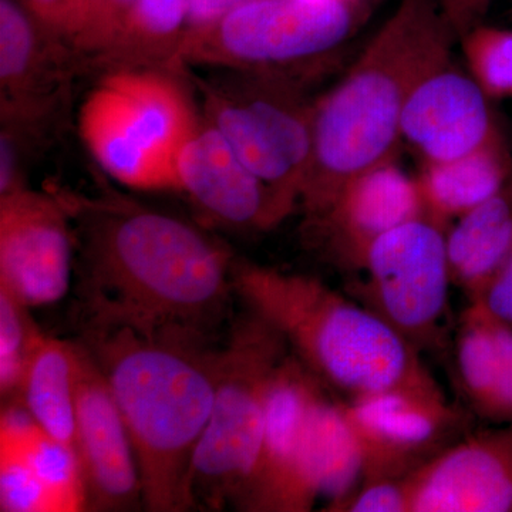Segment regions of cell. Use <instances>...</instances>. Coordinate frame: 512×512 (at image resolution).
I'll use <instances>...</instances> for the list:
<instances>
[{"instance_id":"obj_1","label":"cell","mask_w":512,"mask_h":512,"mask_svg":"<svg viewBox=\"0 0 512 512\" xmlns=\"http://www.w3.org/2000/svg\"><path fill=\"white\" fill-rule=\"evenodd\" d=\"M62 198L76 239L83 330L212 339L234 291L227 248L137 202Z\"/></svg>"},{"instance_id":"obj_2","label":"cell","mask_w":512,"mask_h":512,"mask_svg":"<svg viewBox=\"0 0 512 512\" xmlns=\"http://www.w3.org/2000/svg\"><path fill=\"white\" fill-rule=\"evenodd\" d=\"M80 342L107 377L136 454L143 505L194 508L191 468L214 404L220 349L211 340L83 330Z\"/></svg>"},{"instance_id":"obj_3","label":"cell","mask_w":512,"mask_h":512,"mask_svg":"<svg viewBox=\"0 0 512 512\" xmlns=\"http://www.w3.org/2000/svg\"><path fill=\"white\" fill-rule=\"evenodd\" d=\"M450 35L433 0H402L342 82L313 107V151L302 197L322 214L343 185L393 160L414 87L448 63Z\"/></svg>"},{"instance_id":"obj_4","label":"cell","mask_w":512,"mask_h":512,"mask_svg":"<svg viewBox=\"0 0 512 512\" xmlns=\"http://www.w3.org/2000/svg\"><path fill=\"white\" fill-rule=\"evenodd\" d=\"M232 285L309 372L346 400L433 377L416 346L386 320L319 279L235 261Z\"/></svg>"},{"instance_id":"obj_5","label":"cell","mask_w":512,"mask_h":512,"mask_svg":"<svg viewBox=\"0 0 512 512\" xmlns=\"http://www.w3.org/2000/svg\"><path fill=\"white\" fill-rule=\"evenodd\" d=\"M288 343L249 311L232 326L218 359L210 420L191 468L194 508H239L255 476L264 436L266 400Z\"/></svg>"},{"instance_id":"obj_6","label":"cell","mask_w":512,"mask_h":512,"mask_svg":"<svg viewBox=\"0 0 512 512\" xmlns=\"http://www.w3.org/2000/svg\"><path fill=\"white\" fill-rule=\"evenodd\" d=\"M195 124L177 83L136 67L104 77L80 116L84 141L97 163L137 190H178L175 157Z\"/></svg>"},{"instance_id":"obj_7","label":"cell","mask_w":512,"mask_h":512,"mask_svg":"<svg viewBox=\"0 0 512 512\" xmlns=\"http://www.w3.org/2000/svg\"><path fill=\"white\" fill-rule=\"evenodd\" d=\"M359 0H252L204 32L187 33L177 57L269 70L342 45Z\"/></svg>"},{"instance_id":"obj_8","label":"cell","mask_w":512,"mask_h":512,"mask_svg":"<svg viewBox=\"0 0 512 512\" xmlns=\"http://www.w3.org/2000/svg\"><path fill=\"white\" fill-rule=\"evenodd\" d=\"M207 121L286 211L302 197L313 151V109L268 77L204 89Z\"/></svg>"},{"instance_id":"obj_9","label":"cell","mask_w":512,"mask_h":512,"mask_svg":"<svg viewBox=\"0 0 512 512\" xmlns=\"http://www.w3.org/2000/svg\"><path fill=\"white\" fill-rule=\"evenodd\" d=\"M357 266L366 275L363 305L416 348L437 339L453 282L439 224L421 217L386 232Z\"/></svg>"},{"instance_id":"obj_10","label":"cell","mask_w":512,"mask_h":512,"mask_svg":"<svg viewBox=\"0 0 512 512\" xmlns=\"http://www.w3.org/2000/svg\"><path fill=\"white\" fill-rule=\"evenodd\" d=\"M363 454V481L407 477L450 446L461 414L433 377L343 402Z\"/></svg>"},{"instance_id":"obj_11","label":"cell","mask_w":512,"mask_h":512,"mask_svg":"<svg viewBox=\"0 0 512 512\" xmlns=\"http://www.w3.org/2000/svg\"><path fill=\"white\" fill-rule=\"evenodd\" d=\"M76 239L62 195L22 188L0 197V288L28 308L66 295Z\"/></svg>"},{"instance_id":"obj_12","label":"cell","mask_w":512,"mask_h":512,"mask_svg":"<svg viewBox=\"0 0 512 512\" xmlns=\"http://www.w3.org/2000/svg\"><path fill=\"white\" fill-rule=\"evenodd\" d=\"M77 349L74 450L82 467L89 511L144 507L136 454L119 404L92 353L82 342Z\"/></svg>"},{"instance_id":"obj_13","label":"cell","mask_w":512,"mask_h":512,"mask_svg":"<svg viewBox=\"0 0 512 512\" xmlns=\"http://www.w3.org/2000/svg\"><path fill=\"white\" fill-rule=\"evenodd\" d=\"M0 511H89L76 450L49 436L19 400L0 417Z\"/></svg>"},{"instance_id":"obj_14","label":"cell","mask_w":512,"mask_h":512,"mask_svg":"<svg viewBox=\"0 0 512 512\" xmlns=\"http://www.w3.org/2000/svg\"><path fill=\"white\" fill-rule=\"evenodd\" d=\"M174 165L178 190L211 220L235 228L269 229L289 214L208 121H197Z\"/></svg>"},{"instance_id":"obj_15","label":"cell","mask_w":512,"mask_h":512,"mask_svg":"<svg viewBox=\"0 0 512 512\" xmlns=\"http://www.w3.org/2000/svg\"><path fill=\"white\" fill-rule=\"evenodd\" d=\"M407 480L412 512H512V430L451 443Z\"/></svg>"},{"instance_id":"obj_16","label":"cell","mask_w":512,"mask_h":512,"mask_svg":"<svg viewBox=\"0 0 512 512\" xmlns=\"http://www.w3.org/2000/svg\"><path fill=\"white\" fill-rule=\"evenodd\" d=\"M400 131L426 164L467 156L497 136L487 94L476 80L451 69L450 63L414 87Z\"/></svg>"},{"instance_id":"obj_17","label":"cell","mask_w":512,"mask_h":512,"mask_svg":"<svg viewBox=\"0 0 512 512\" xmlns=\"http://www.w3.org/2000/svg\"><path fill=\"white\" fill-rule=\"evenodd\" d=\"M363 454L343 402L319 397L292 466L268 512L333 511L363 481Z\"/></svg>"},{"instance_id":"obj_18","label":"cell","mask_w":512,"mask_h":512,"mask_svg":"<svg viewBox=\"0 0 512 512\" xmlns=\"http://www.w3.org/2000/svg\"><path fill=\"white\" fill-rule=\"evenodd\" d=\"M319 217L333 239V247L357 266L375 239L427 215L419 181L389 160L343 185Z\"/></svg>"},{"instance_id":"obj_19","label":"cell","mask_w":512,"mask_h":512,"mask_svg":"<svg viewBox=\"0 0 512 512\" xmlns=\"http://www.w3.org/2000/svg\"><path fill=\"white\" fill-rule=\"evenodd\" d=\"M322 394L319 380L308 367L298 357L286 356L269 387L258 467L239 510L268 512Z\"/></svg>"},{"instance_id":"obj_20","label":"cell","mask_w":512,"mask_h":512,"mask_svg":"<svg viewBox=\"0 0 512 512\" xmlns=\"http://www.w3.org/2000/svg\"><path fill=\"white\" fill-rule=\"evenodd\" d=\"M456 362L463 392L477 413L512 421V326L477 299L461 316Z\"/></svg>"},{"instance_id":"obj_21","label":"cell","mask_w":512,"mask_h":512,"mask_svg":"<svg viewBox=\"0 0 512 512\" xmlns=\"http://www.w3.org/2000/svg\"><path fill=\"white\" fill-rule=\"evenodd\" d=\"M77 343L40 333L30 350L15 400L53 439L74 448Z\"/></svg>"},{"instance_id":"obj_22","label":"cell","mask_w":512,"mask_h":512,"mask_svg":"<svg viewBox=\"0 0 512 512\" xmlns=\"http://www.w3.org/2000/svg\"><path fill=\"white\" fill-rule=\"evenodd\" d=\"M446 242L451 279L476 298L512 255V187L461 215Z\"/></svg>"},{"instance_id":"obj_23","label":"cell","mask_w":512,"mask_h":512,"mask_svg":"<svg viewBox=\"0 0 512 512\" xmlns=\"http://www.w3.org/2000/svg\"><path fill=\"white\" fill-rule=\"evenodd\" d=\"M507 178V156L495 136L467 156L424 165L417 181L427 218L443 228L503 191Z\"/></svg>"},{"instance_id":"obj_24","label":"cell","mask_w":512,"mask_h":512,"mask_svg":"<svg viewBox=\"0 0 512 512\" xmlns=\"http://www.w3.org/2000/svg\"><path fill=\"white\" fill-rule=\"evenodd\" d=\"M45 46L37 26L16 0H0V83L3 120L28 124L40 113V93L46 72Z\"/></svg>"},{"instance_id":"obj_25","label":"cell","mask_w":512,"mask_h":512,"mask_svg":"<svg viewBox=\"0 0 512 512\" xmlns=\"http://www.w3.org/2000/svg\"><path fill=\"white\" fill-rule=\"evenodd\" d=\"M187 2L137 0L104 50H111L114 55L126 59L153 55L171 46H175L178 52L187 35L184 32V26H187Z\"/></svg>"},{"instance_id":"obj_26","label":"cell","mask_w":512,"mask_h":512,"mask_svg":"<svg viewBox=\"0 0 512 512\" xmlns=\"http://www.w3.org/2000/svg\"><path fill=\"white\" fill-rule=\"evenodd\" d=\"M28 306L0 288V393L6 402L18 396L20 379L40 330Z\"/></svg>"},{"instance_id":"obj_27","label":"cell","mask_w":512,"mask_h":512,"mask_svg":"<svg viewBox=\"0 0 512 512\" xmlns=\"http://www.w3.org/2000/svg\"><path fill=\"white\" fill-rule=\"evenodd\" d=\"M473 79L487 96L512 99V32L480 28L464 42Z\"/></svg>"},{"instance_id":"obj_28","label":"cell","mask_w":512,"mask_h":512,"mask_svg":"<svg viewBox=\"0 0 512 512\" xmlns=\"http://www.w3.org/2000/svg\"><path fill=\"white\" fill-rule=\"evenodd\" d=\"M333 511L412 512V493L407 477L362 481Z\"/></svg>"},{"instance_id":"obj_29","label":"cell","mask_w":512,"mask_h":512,"mask_svg":"<svg viewBox=\"0 0 512 512\" xmlns=\"http://www.w3.org/2000/svg\"><path fill=\"white\" fill-rule=\"evenodd\" d=\"M495 318L512 326V255L476 296Z\"/></svg>"},{"instance_id":"obj_30","label":"cell","mask_w":512,"mask_h":512,"mask_svg":"<svg viewBox=\"0 0 512 512\" xmlns=\"http://www.w3.org/2000/svg\"><path fill=\"white\" fill-rule=\"evenodd\" d=\"M252 0H188L187 33L204 32Z\"/></svg>"},{"instance_id":"obj_31","label":"cell","mask_w":512,"mask_h":512,"mask_svg":"<svg viewBox=\"0 0 512 512\" xmlns=\"http://www.w3.org/2000/svg\"><path fill=\"white\" fill-rule=\"evenodd\" d=\"M96 5V0H66L60 35L72 40L82 30L84 23Z\"/></svg>"},{"instance_id":"obj_32","label":"cell","mask_w":512,"mask_h":512,"mask_svg":"<svg viewBox=\"0 0 512 512\" xmlns=\"http://www.w3.org/2000/svg\"><path fill=\"white\" fill-rule=\"evenodd\" d=\"M25 3L46 28L60 32L66 0H25Z\"/></svg>"}]
</instances>
